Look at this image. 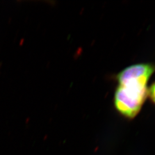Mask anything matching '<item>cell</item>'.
Masks as SVG:
<instances>
[{
	"label": "cell",
	"instance_id": "7a4b0ae2",
	"mask_svg": "<svg viewBox=\"0 0 155 155\" xmlns=\"http://www.w3.org/2000/svg\"><path fill=\"white\" fill-rule=\"evenodd\" d=\"M148 97L150 101L155 106V81L148 89Z\"/></svg>",
	"mask_w": 155,
	"mask_h": 155
},
{
	"label": "cell",
	"instance_id": "3957f363",
	"mask_svg": "<svg viewBox=\"0 0 155 155\" xmlns=\"http://www.w3.org/2000/svg\"><path fill=\"white\" fill-rule=\"evenodd\" d=\"M23 41H24V40H23V39H22V40H21V41H20V45H22V43H23Z\"/></svg>",
	"mask_w": 155,
	"mask_h": 155
},
{
	"label": "cell",
	"instance_id": "6da1fadb",
	"mask_svg": "<svg viewBox=\"0 0 155 155\" xmlns=\"http://www.w3.org/2000/svg\"><path fill=\"white\" fill-rule=\"evenodd\" d=\"M155 72V63H144L127 67L115 75L117 83L113 104L117 112L128 120L139 114L148 98L147 84Z\"/></svg>",
	"mask_w": 155,
	"mask_h": 155
}]
</instances>
